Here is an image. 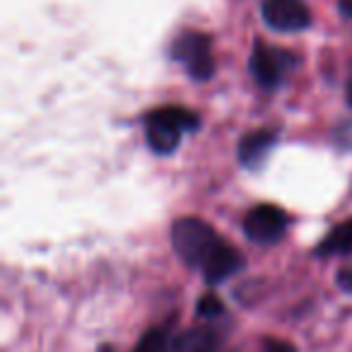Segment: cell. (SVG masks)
Segmentation results:
<instances>
[{"mask_svg": "<svg viewBox=\"0 0 352 352\" xmlns=\"http://www.w3.org/2000/svg\"><path fill=\"white\" fill-rule=\"evenodd\" d=\"M220 241L217 232L198 217H182L171 225V246L191 268H203Z\"/></svg>", "mask_w": 352, "mask_h": 352, "instance_id": "2", "label": "cell"}, {"mask_svg": "<svg viewBox=\"0 0 352 352\" xmlns=\"http://www.w3.org/2000/svg\"><path fill=\"white\" fill-rule=\"evenodd\" d=\"M133 352H171V342L162 328H152L142 336V340Z\"/></svg>", "mask_w": 352, "mask_h": 352, "instance_id": "11", "label": "cell"}, {"mask_svg": "<svg viewBox=\"0 0 352 352\" xmlns=\"http://www.w3.org/2000/svg\"><path fill=\"white\" fill-rule=\"evenodd\" d=\"M297 56L289 54L285 49H278V46L263 44V41H256L254 54H251V73H254L256 82L261 87H275L280 85V80L285 78L292 65H297Z\"/></svg>", "mask_w": 352, "mask_h": 352, "instance_id": "4", "label": "cell"}, {"mask_svg": "<svg viewBox=\"0 0 352 352\" xmlns=\"http://www.w3.org/2000/svg\"><path fill=\"white\" fill-rule=\"evenodd\" d=\"M198 316L203 318H215L220 316V314H225V304H222L220 297H215V294H203L201 299H198Z\"/></svg>", "mask_w": 352, "mask_h": 352, "instance_id": "12", "label": "cell"}, {"mask_svg": "<svg viewBox=\"0 0 352 352\" xmlns=\"http://www.w3.org/2000/svg\"><path fill=\"white\" fill-rule=\"evenodd\" d=\"M171 58L186 65V73L193 80H208L215 73V60L210 56V39L201 32H184L171 44Z\"/></svg>", "mask_w": 352, "mask_h": 352, "instance_id": "3", "label": "cell"}, {"mask_svg": "<svg viewBox=\"0 0 352 352\" xmlns=\"http://www.w3.org/2000/svg\"><path fill=\"white\" fill-rule=\"evenodd\" d=\"M338 285H340V289H345V292H352V268H342L340 273H338Z\"/></svg>", "mask_w": 352, "mask_h": 352, "instance_id": "14", "label": "cell"}, {"mask_svg": "<svg viewBox=\"0 0 352 352\" xmlns=\"http://www.w3.org/2000/svg\"><path fill=\"white\" fill-rule=\"evenodd\" d=\"M241 268H244V256L234 246L227 244V241H220L201 270L206 275L208 285H220L227 278H232L234 273H239Z\"/></svg>", "mask_w": 352, "mask_h": 352, "instance_id": "7", "label": "cell"}, {"mask_svg": "<svg viewBox=\"0 0 352 352\" xmlns=\"http://www.w3.org/2000/svg\"><path fill=\"white\" fill-rule=\"evenodd\" d=\"M345 92H347V104L352 107V78H350V82H347V89H345Z\"/></svg>", "mask_w": 352, "mask_h": 352, "instance_id": "16", "label": "cell"}, {"mask_svg": "<svg viewBox=\"0 0 352 352\" xmlns=\"http://www.w3.org/2000/svg\"><path fill=\"white\" fill-rule=\"evenodd\" d=\"M263 352H297V347H294L292 342L268 338V340H263Z\"/></svg>", "mask_w": 352, "mask_h": 352, "instance_id": "13", "label": "cell"}, {"mask_svg": "<svg viewBox=\"0 0 352 352\" xmlns=\"http://www.w3.org/2000/svg\"><path fill=\"white\" fill-rule=\"evenodd\" d=\"M275 145V133L273 131H254L246 133L239 142V160L244 166L249 169H258L265 162L268 152L273 150Z\"/></svg>", "mask_w": 352, "mask_h": 352, "instance_id": "9", "label": "cell"}, {"mask_svg": "<svg viewBox=\"0 0 352 352\" xmlns=\"http://www.w3.org/2000/svg\"><path fill=\"white\" fill-rule=\"evenodd\" d=\"M244 232L256 244H278L287 232V215L275 206H256L244 217Z\"/></svg>", "mask_w": 352, "mask_h": 352, "instance_id": "5", "label": "cell"}, {"mask_svg": "<svg viewBox=\"0 0 352 352\" xmlns=\"http://www.w3.org/2000/svg\"><path fill=\"white\" fill-rule=\"evenodd\" d=\"M201 118L196 111L184 107H162L145 116V138L147 145L157 155H171L179 147L186 131H196Z\"/></svg>", "mask_w": 352, "mask_h": 352, "instance_id": "1", "label": "cell"}, {"mask_svg": "<svg viewBox=\"0 0 352 352\" xmlns=\"http://www.w3.org/2000/svg\"><path fill=\"white\" fill-rule=\"evenodd\" d=\"M263 22L275 32H302L311 25V15L302 0H265Z\"/></svg>", "mask_w": 352, "mask_h": 352, "instance_id": "6", "label": "cell"}, {"mask_svg": "<svg viewBox=\"0 0 352 352\" xmlns=\"http://www.w3.org/2000/svg\"><path fill=\"white\" fill-rule=\"evenodd\" d=\"M222 336L210 326H198L182 331L171 340V352H217Z\"/></svg>", "mask_w": 352, "mask_h": 352, "instance_id": "8", "label": "cell"}, {"mask_svg": "<svg viewBox=\"0 0 352 352\" xmlns=\"http://www.w3.org/2000/svg\"><path fill=\"white\" fill-rule=\"evenodd\" d=\"M338 8H340L342 17H350L352 20V0H338Z\"/></svg>", "mask_w": 352, "mask_h": 352, "instance_id": "15", "label": "cell"}, {"mask_svg": "<svg viewBox=\"0 0 352 352\" xmlns=\"http://www.w3.org/2000/svg\"><path fill=\"white\" fill-rule=\"evenodd\" d=\"M352 254V220L338 225L318 246V256H345Z\"/></svg>", "mask_w": 352, "mask_h": 352, "instance_id": "10", "label": "cell"}]
</instances>
